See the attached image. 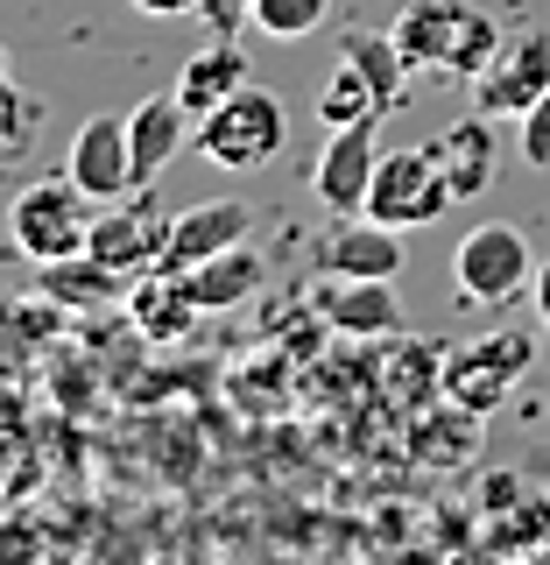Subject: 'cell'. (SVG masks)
<instances>
[{"label": "cell", "mask_w": 550, "mask_h": 565, "mask_svg": "<svg viewBox=\"0 0 550 565\" xmlns=\"http://www.w3.org/2000/svg\"><path fill=\"white\" fill-rule=\"evenodd\" d=\"M402 64L410 71H445V78H481V71L502 57V22L481 8V0H410V8L388 22Z\"/></svg>", "instance_id": "obj_1"}, {"label": "cell", "mask_w": 550, "mask_h": 565, "mask_svg": "<svg viewBox=\"0 0 550 565\" xmlns=\"http://www.w3.org/2000/svg\"><path fill=\"white\" fill-rule=\"evenodd\" d=\"M198 156L212 170H261L282 156V141H290V106H282V93H269V85L247 78L234 99H219L212 114H198Z\"/></svg>", "instance_id": "obj_2"}, {"label": "cell", "mask_w": 550, "mask_h": 565, "mask_svg": "<svg viewBox=\"0 0 550 565\" xmlns=\"http://www.w3.org/2000/svg\"><path fill=\"white\" fill-rule=\"evenodd\" d=\"M93 199H85L78 184H71V170L64 177H35V184L14 191V205H8V247L14 255H29V262H57V255H78L85 241H93Z\"/></svg>", "instance_id": "obj_3"}, {"label": "cell", "mask_w": 550, "mask_h": 565, "mask_svg": "<svg viewBox=\"0 0 550 565\" xmlns=\"http://www.w3.org/2000/svg\"><path fill=\"white\" fill-rule=\"evenodd\" d=\"M452 177L438 163V141H423V149H388L375 163V184H367V220L396 226V234H410V226H438L452 212Z\"/></svg>", "instance_id": "obj_4"}, {"label": "cell", "mask_w": 550, "mask_h": 565, "mask_svg": "<svg viewBox=\"0 0 550 565\" xmlns=\"http://www.w3.org/2000/svg\"><path fill=\"white\" fill-rule=\"evenodd\" d=\"M529 367H537V340L502 326V332H487V340H466V347L445 353V396L466 403V411H481V417H494L522 388Z\"/></svg>", "instance_id": "obj_5"}, {"label": "cell", "mask_w": 550, "mask_h": 565, "mask_svg": "<svg viewBox=\"0 0 550 565\" xmlns=\"http://www.w3.org/2000/svg\"><path fill=\"white\" fill-rule=\"evenodd\" d=\"M452 282H459V297L466 305H508V297H522L529 282H537V255H529V234L522 226H508V220H487V226H473L466 241H459V255H452Z\"/></svg>", "instance_id": "obj_6"}, {"label": "cell", "mask_w": 550, "mask_h": 565, "mask_svg": "<svg viewBox=\"0 0 550 565\" xmlns=\"http://www.w3.org/2000/svg\"><path fill=\"white\" fill-rule=\"evenodd\" d=\"M550 93V29H516L502 43V57H494L481 78H473V114H529Z\"/></svg>", "instance_id": "obj_7"}, {"label": "cell", "mask_w": 550, "mask_h": 565, "mask_svg": "<svg viewBox=\"0 0 550 565\" xmlns=\"http://www.w3.org/2000/svg\"><path fill=\"white\" fill-rule=\"evenodd\" d=\"M71 184L85 191L93 205H114L134 191V156H128V114H93L78 135H71V156H64Z\"/></svg>", "instance_id": "obj_8"}, {"label": "cell", "mask_w": 550, "mask_h": 565, "mask_svg": "<svg viewBox=\"0 0 550 565\" xmlns=\"http://www.w3.org/2000/svg\"><path fill=\"white\" fill-rule=\"evenodd\" d=\"M240 241H255V205H240V199H205V205H191V212H176V220L163 226V262L155 269H198V262L212 255H226V247H240Z\"/></svg>", "instance_id": "obj_9"}, {"label": "cell", "mask_w": 550, "mask_h": 565, "mask_svg": "<svg viewBox=\"0 0 550 565\" xmlns=\"http://www.w3.org/2000/svg\"><path fill=\"white\" fill-rule=\"evenodd\" d=\"M381 120H360V128H332L325 135V156L311 163V191L325 212H367V184H375V163H381V141H375Z\"/></svg>", "instance_id": "obj_10"}, {"label": "cell", "mask_w": 550, "mask_h": 565, "mask_svg": "<svg viewBox=\"0 0 550 565\" xmlns=\"http://www.w3.org/2000/svg\"><path fill=\"white\" fill-rule=\"evenodd\" d=\"M311 311L332 332H346V340H388V332H402V297L388 276H332L311 297Z\"/></svg>", "instance_id": "obj_11"}, {"label": "cell", "mask_w": 550, "mask_h": 565, "mask_svg": "<svg viewBox=\"0 0 550 565\" xmlns=\"http://www.w3.org/2000/svg\"><path fill=\"white\" fill-rule=\"evenodd\" d=\"M317 269L325 276H402V234L367 212H332V234L317 241Z\"/></svg>", "instance_id": "obj_12"}, {"label": "cell", "mask_w": 550, "mask_h": 565, "mask_svg": "<svg viewBox=\"0 0 550 565\" xmlns=\"http://www.w3.org/2000/svg\"><path fill=\"white\" fill-rule=\"evenodd\" d=\"M375 396H388L396 411H423L445 396V347L417 340V332H388V347L375 353Z\"/></svg>", "instance_id": "obj_13"}, {"label": "cell", "mask_w": 550, "mask_h": 565, "mask_svg": "<svg viewBox=\"0 0 550 565\" xmlns=\"http://www.w3.org/2000/svg\"><path fill=\"white\" fill-rule=\"evenodd\" d=\"M134 199H141V191H128V199H114V205H106L99 220H93V241H85L99 262H114L120 276H141V269H155V262H163V226H170L155 205H134Z\"/></svg>", "instance_id": "obj_14"}, {"label": "cell", "mask_w": 550, "mask_h": 565, "mask_svg": "<svg viewBox=\"0 0 550 565\" xmlns=\"http://www.w3.org/2000/svg\"><path fill=\"white\" fill-rule=\"evenodd\" d=\"M473 452H481V411H466L452 396L410 411V459L417 467L452 473V467H473Z\"/></svg>", "instance_id": "obj_15"}, {"label": "cell", "mask_w": 550, "mask_h": 565, "mask_svg": "<svg viewBox=\"0 0 550 565\" xmlns=\"http://www.w3.org/2000/svg\"><path fill=\"white\" fill-rule=\"evenodd\" d=\"M191 141V114L176 93H149L128 114V156H134V191H149L155 177L170 170V156Z\"/></svg>", "instance_id": "obj_16"}, {"label": "cell", "mask_w": 550, "mask_h": 565, "mask_svg": "<svg viewBox=\"0 0 550 565\" xmlns=\"http://www.w3.org/2000/svg\"><path fill=\"white\" fill-rule=\"evenodd\" d=\"M128 282L134 276H120L114 262L93 255V247L57 255V262H35V290H43L57 311H99V305H114V297H128Z\"/></svg>", "instance_id": "obj_17"}, {"label": "cell", "mask_w": 550, "mask_h": 565, "mask_svg": "<svg viewBox=\"0 0 550 565\" xmlns=\"http://www.w3.org/2000/svg\"><path fill=\"white\" fill-rule=\"evenodd\" d=\"M128 318L149 340H163V347H176V340H191V326H198V297H191V282L176 276V269H141L134 282H128Z\"/></svg>", "instance_id": "obj_18"}, {"label": "cell", "mask_w": 550, "mask_h": 565, "mask_svg": "<svg viewBox=\"0 0 550 565\" xmlns=\"http://www.w3.org/2000/svg\"><path fill=\"white\" fill-rule=\"evenodd\" d=\"M240 85H247V57H240L234 35H212V43H205V50H191L184 71H176V99H184V114H191V120L212 114L219 99H234Z\"/></svg>", "instance_id": "obj_19"}, {"label": "cell", "mask_w": 550, "mask_h": 565, "mask_svg": "<svg viewBox=\"0 0 550 565\" xmlns=\"http://www.w3.org/2000/svg\"><path fill=\"white\" fill-rule=\"evenodd\" d=\"M438 163L452 177V199H481L494 184V120L487 114H466L438 135Z\"/></svg>", "instance_id": "obj_20"}, {"label": "cell", "mask_w": 550, "mask_h": 565, "mask_svg": "<svg viewBox=\"0 0 550 565\" xmlns=\"http://www.w3.org/2000/svg\"><path fill=\"white\" fill-rule=\"evenodd\" d=\"M261 276H269V262H261L247 241L226 247V255H212V262H198V269H184L191 297H198V311H234V305H247Z\"/></svg>", "instance_id": "obj_21"}, {"label": "cell", "mask_w": 550, "mask_h": 565, "mask_svg": "<svg viewBox=\"0 0 550 565\" xmlns=\"http://www.w3.org/2000/svg\"><path fill=\"white\" fill-rule=\"evenodd\" d=\"M381 114H388V106L375 93V78H367L353 57H339V71L317 85V120H325V135L332 128H360V120H381Z\"/></svg>", "instance_id": "obj_22"}, {"label": "cell", "mask_w": 550, "mask_h": 565, "mask_svg": "<svg viewBox=\"0 0 550 565\" xmlns=\"http://www.w3.org/2000/svg\"><path fill=\"white\" fill-rule=\"evenodd\" d=\"M346 57L375 78L381 106H402V93H410V64H402L396 35H388V29H346Z\"/></svg>", "instance_id": "obj_23"}, {"label": "cell", "mask_w": 550, "mask_h": 565, "mask_svg": "<svg viewBox=\"0 0 550 565\" xmlns=\"http://www.w3.org/2000/svg\"><path fill=\"white\" fill-rule=\"evenodd\" d=\"M332 0H255V29L276 35V43H296V35L325 29Z\"/></svg>", "instance_id": "obj_24"}, {"label": "cell", "mask_w": 550, "mask_h": 565, "mask_svg": "<svg viewBox=\"0 0 550 565\" xmlns=\"http://www.w3.org/2000/svg\"><path fill=\"white\" fill-rule=\"evenodd\" d=\"M35 128H43V106H35L29 93H14V78H0V156L22 149Z\"/></svg>", "instance_id": "obj_25"}, {"label": "cell", "mask_w": 550, "mask_h": 565, "mask_svg": "<svg viewBox=\"0 0 550 565\" xmlns=\"http://www.w3.org/2000/svg\"><path fill=\"white\" fill-rule=\"evenodd\" d=\"M522 163H537V170H550V93L522 114Z\"/></svg>", "instance_id": "obj_26"}, {"label": "cell", "mask_w": 550, "mask_h": 565, "mask_svg": "<svg viewBox=\"0 0 550 565\" xmlns=\"http://www.w3.org/2000/svg\"><path fill=\"white\" fill-rule=\"evenodd\" d=\"M198 22H205L212 35H234V29L255 22V0H205V8H198Z\"/></svg>", "instance_id": "obj_27"}, {"label": "cell", "mask_w": 550, "mask_h": 565, "mask_svg": "<svg viewBox=\"0 0 550 565\" xmlns=\"http://www.w3.org/2000/svg\"><path fill=\"white\" fill-rule=\"evenodd\" d=\"M141 14H149V22H176V14H198L205 0H134Z\"/></svg>", "instance_id": "obj_28"}, {"label": "cell", "mask_w": 550, "mask_h": 565, "mask_svg": "<svg viewBox=\"0 0 550 565\" xmlns=\"http://www.w3.org/2000/svg\"><path fill=\"white\" fill-rule=\"evenodd\" d=\"M529 297H537V318L550 326V255L537 262V282H529Z\"/></svg>", "instance_id": "obj_29"}, {"label": "cell", "mask_w": 550, "mask_h": 565, "mask_svg": "<svg viewBox=\"0 0 550 565\" xmlns=\"http://www.w3.org/2000/svg\"><path fill=\"white\" fill-rule=\"evenodd\" d=\"M0 78H8V50H0Z\"/></svg>", "instance_id": "obj_30"}]
</instances>
